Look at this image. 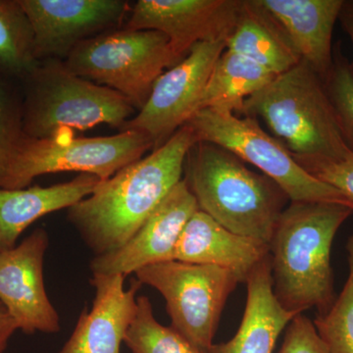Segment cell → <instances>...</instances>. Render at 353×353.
I'll use <instances>...</instances> for the list:
<instances>
[{"label":"cell","mask_w":353,"mask_h":353,"mask_svg":"<svg viewBox=\"0 0 353 353\" xmlns=\"http://www.w3.org/2000/svg\"><path fill=\"white\" fill-rule=\"evenodd\" d=\"M189 125L163 145L101 181L90 196L68 208V220L95 256L118 250L145 224L183 180L185 159L196 145Z\"/></svg>","instance_id":"1"},{"label":"cell","mask_w":353,"mask_h":353,"mask_svg":"<svg viewBox=\"0 0 353 353\" xmlns=\"http://www.w3.org/2000/svg\"><path fill=\"white\" fill-rule=\"evenodd\" d=\"M353 204L290 202L279 218L269 243L272 290L288 312L311 308L323 315L336 299L332 245Z\"/></svg>","instance_id":"2"},{"label":"cell","mask_w":353,"mask_h":353,"mask_svg":"<svg viewBox=\"0 0 353 353\" xmlns=\"http://www.w3.org/2000/svg\"><path fill=\"white\" fill-rule=\"evenodd\" d=\"M183 179L199 210L234 234L269 246L290 201L264 174L250 170L233 153L199 141L185 159Z\"/></svg>","instance_id":"3"},{"label":"cell","mask_w":353,"mask_h":353,"mask_svg":"<svg viewBox=\"0 0 353 353\" xmlns=\"http://www.w3.org/2000/svg\"><path fill=\"white\" fill-rule=\"evenodd\" d=\"M240 113L261 117L297 163L339 161L352 154L321 77L303 60L246 99Z\"/></svg>","instance_id":"4"},{"label":"cell","mask_w":353,"mask_h":353,"mask_svg":"<svg viewBox=\"0 0 353 353\" xmlns=\"http://www.w3.org/2000/svg\"><path fill=\"white\" fill-rule=\"evenodd\" d=\"M26 78L22 128L30 138L73 137L102 124L120 130L136 115L119 92L75 75L58 60L39 64Z\"/></svg>","instance_id":"5"},{"label":"cell","mask_w":353,"mask_h":353,"mask_svg":"<svg viewBox=\"0 0 353 353\" xmlns=\"http://www.w3.org/2000/svg\"><path fill=\"white\" fill-rule=\"evenodd\" d=\"M150 150H153L152 139L139 131L83 139H34L23 132L0 167V189H26L37 176L60 172L108 180Z\"/></svg>","instance_id":"6"},{"label":"cell","mask_w":353,"mask_h":353,"mask_svg":"<svg viewBox=\"0 0 353 353\" xmlns=\"http://www.w3.org/2000/svg\"><path fill=\"white\" fill-rule=\"evenodd\" d=\"M179 62L161 32L122 29L79 44L63 63L75 75L119 92L139 111L164 70Z\"/></svg>","instance_id":"7"},{"label":"cell","mask_w":353,"mask_h":353,"mask_svg":"<svg viewBox=\"0 0 353 353\" xmlns=\"http://www.w3.org/2000/svg\"><path fill=\"white\" fill-rule=\"evenodd\" d=\"M197 143H213L253 165L284 190L290 202H340L352 199L320 182L297 163L277 138L264 131L256 118H241L225 109L204 108L188 122Z\"/></svg>","instance_id":"8"},{"label":"cell","mask_w":353,"mask_h":353,"mask_svg":"<svg viewBox=\"0 0 353 353\" xmlns=\"http://www.w3.org/2000/svg\"><path fill=\"white\" fill-rule=\"evenodd\" d=\"M136 275L141 285H150L163 296L172 328L208 353L239 279L221 267L176 260L148 265Z\"/></svg>","instance_id":"9"},{"label":"cell","mask_w":353,"mask_h":353,"mask_svg":"<svg viewBox=\"0 0 353 353\" xmlns=\"http://www.w3.org/2000/svg\"><path fill=\"white\" fill-rule=\"evenodd\" d=\"M226 41L199 43L182 61L164 72L153 85L143 108L120 129L143 132L153 150L169 139L201 110L202 97Z\"/></svg>","instance_id":"10"},{"label":"cell","mask_w":353,"mask_h":353,"mask_svg":"<svg viewBox=\"0 0 353 353\" xmlns=\"http://www.w3.org/2000/svg\"><path fill=\"white\" fill-rule=\"evenodd\" d=\"M241 6L243 0H139L123 29L161 32L182 61L196 43H227Z\"/></svg>","instance_id":"11"},{"label":"cell","mask_w":353,"mask_h":353,"mask_svg":"<svg viewBox=\"0 0 353 353\" xmlns=\"http://www.w3.org/2000/svg\"><path fill=\"white\" fill-rule=\"evenodd\" d=\"M34 32V57H69L79 44L113 31L126 17L124 0H19Z\"/></svg>","instance_id":"12"},{"label":"cell","mask_w":353,"mask_h":353,"mask_svg":"<svg viewBox=\"0 0 353 353\" xmlns=\"http://www.w3.org/2000/svg\"><path fill=\"white\" fill-rule=\"evenodd\" d=\"M48 243V232L39 228L19 245L0 253V303L18 330L27 334L60 331L59 315L44 285Z\"/></svg>","instance_id":"13"},{"label":"cell","mask_w":353,"mask_h":353,"mask_svg":"<svg viewBox=\"0 0 353 353\" xmlns=\"http://www.w3.org/2000/svg\"><path fill=\"white\" fill-rule=\"evenodd\" d=\"M199 209L183 179L124 245L92 260V274L127 276L148 265L174 260L183 228Z\"/></svg>","instance_id":"14"},{"label":"cell","mask_w":353,"mask_h":353,"mask_svg":"<svg viewBox=\"0 0 353 353\" xmlns=\"http://www.w3.org/2000/svg\"><path fill=\"white\" fill-rule=\"evenodd\" d=\"M125 277L121 274H92V307L83 309L59 353H120L121 343L136 316L137 294L143 285L134 280L126 290Z\"/></svg>","instance_id":"15"},{"label":"cell","mask_w":353,"mask_h":353,"mask_svg":"<svg viewBox=\"0 0 353 353\" xmlns=\"http://www.w3.org/2000/svg\"><path fill=\"white\" fill-rule=\"evenodd\" d=\"M268 256V245L229 231L199 209L183 228L173 259L221 267L245 283Z\"/></svg>","instance_id":"16"},{"label":"cell","mask_w":353,"mask_h":353,"mask_svg":"<svg viewBox=\"0 0 353 353\" xmlns=\"http://www.w3.org/2000/svg\"><path fill=\"white\" fill-rule=\"evenodd\" d=\"M303 61L324 82L334 63V24L343 0H259Z\"/></svg>","instance_id":"17"},{"label":"cell","mask_w":353,"mask_h":353,"mask_svg":"<svg viewBox=\"0 0 353 353\" xmlns=\"http://www.w3.org/2000/svg\"><path fill=\"white\" fill-rule=\"evenodd\" d=\"M245 284L248 299L240 328L231 340L213 343L208 353H273L281 333L296 317L274 296L270 255L254 269Z\"/></svg>","instance_id":"18"},{"label":"cell","mask_w":353,"mask_h":353,"mask_svg":"<svg viewBox=\"0 0 353 353\" xmlns=\"http://www.w3.org/2000/svg\"><path fill=\"white\" fill-rule=\"evenodd\" d=\"M101 180L80 174L69 182L50 187L0 189V253L16 246L18 239L43 216L70 208L90 196Z\"/></svg>","instance_id":"19"},{"label":"cell","mask_w":353,"mask_h":353,"mask_svg":"<svg viewBox=\"0 0 353 353\" xmlns=\"http://www.w3.org/2000/svg\"><path fill=\"white\" fill-rule=\"evenodd\" d=\"M226 43L227 50L256 62L276 76L301 61L284 30L259 0H243L238 22Z\"/></svg>","instance_id":"20"},{"label":"cell","mask_w":353,"mask_h":353,"mask_svg":"<svg viewBox=\"0 0 353 353\" xmlns=\"http://www.w3.org/2000/svg\"><path fill=\"white\" fill-rule=\"evenodd\" d=\"M275 77L261 65L226 48L209 77L201 110L216 108L240 113L245 99L262 90Z\"/></svg>","instance_id":"21"},{"label":"cell","mask_w":353,"mask_h":353,"mask_svg":"<svg viewBox=\"0 0 353 353\" xmlns=\"http://www.w3.org/2000/svg\"><path fill=\"white\" fill-rule=\"evenodd\" d=\"M39 64L31 23L19 0H0V72L27 77Z\"/></svg>","instance_id":"22"},{"label":"cell","mask_w":353,"mask_h":353,"mask_svg":"<svg viewBox=\"0 0 353 353\" xmlns=\"http://www.w3.org/2000/svg\"><path fill=\"white\" fill-rule=\"evenodd\" d=\"M137 303L136 316L124 340L132 353H205L171 326L160 324L148 296H138Z\"/></svg>","instance_id":"23"},{"label":"cell","mask_w":353,"mask_h":353,"mask_svg":"<svg viewBox=\"0 0 353 353\" xmlns=\"http://www.w3.org/2000/svg\"><path fill=\"white\" fill-rule=\"evenodd\" d=\"M347 250V282L329 310L313 321L329 353H353V234L348 239Z\"/></svg>","instance_id":"24"},{"label":"cell","mask_w":353,"mask_h":353,"mask_svg":"<svg viewBox=\"0 0 353 353\" xmlns=\"http://www.w3.org/2000/svg\"><path fill=\"white\" fill-rule=\"evenodd\" d=\"M343 141L353 153V74L350 61L341 53L340 44L334 50V63L324 81Z\"/></svg>","instance_id":"25"},{"label":"cell","mask_w":353,"mask_h":353,"mask_svg":"<svg viewBox=\"0 0 353 353\" xmlns=\"http://www.w3.org/2000/svg\"><path fill=\"white\" fill-rule=\"evenodd\" d=\"M278 353H329L317 333L314 323L305 315H296L285 328Z\"/></svg>","instance_id":"26"},{"label":"cell","mask_w":353,"mask_h":353,"mask_svg":"<svg viewBox=\"0 0 353 353\" xmlns=\"http://www.w3.org/2000/svg\"><path fill=\"white\" fill-rule=\"evenodd\" d=\"M299 165L320 182L340 190L353 201V153L339 161L303 162Z\"/></svg>","instance_id":"27"},{"label":"cell","mask_w":353,"mask_h":353,"mask_svg":"<svg viewBox=\"0 0 353 353\" xmlns=\"http://www.w3.org/2000/svg\"><path fill=\"white\" fill-rule=\"evenodd\" d=\"M22 134V111L6 85L0 83V167Z\"/></svg>","instance_id":"28"},{"label":"cell","mask_w":353,"mask_h":353,"mask_svg":"<svg viewBox=\"0 0 353 353\" xmlns=\"http://www.w3.org/2000/svg\"><path fill=\"white\" fill-rule=\"evenodd\" d=\"M18 327L8 311L0 303V353L6 352L8 341L13 334L17 331Z\"/></svg>","instance_id":"29"},{"label":"cell","mask_w":353,"mask_h":353,"mask_svg":"<svg viewBox=\"0 0 353 353\" xmlns=\"http://www.w3.org/2000/svg\"><path fill=\"white\" fill-rule=\"evenodd\" d=\"M339 20L343 31L350 37L353 48V0H343L340 14H339ZM350 64L353 74V59Z\"/></svg>","instance_id":"30"}]
</instances>
